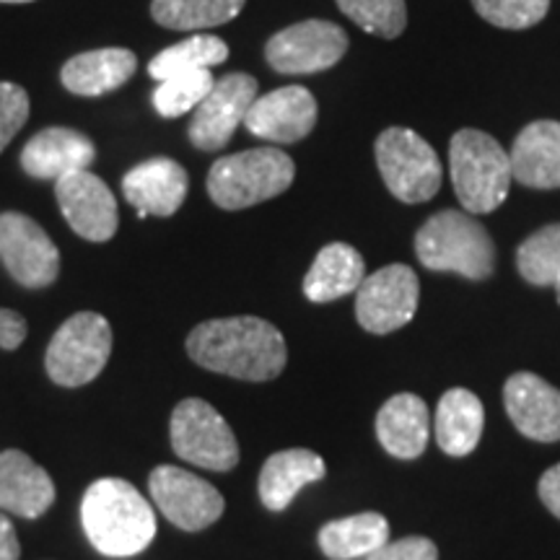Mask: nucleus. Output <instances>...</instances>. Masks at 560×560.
Returning a JSON list of instances; mask_svg holds the SVG:
<instances>
[{
    "label": "nucleus",
    "mask_w": 560,
    "mask_h": 560,
    "mask_svg": "<svg viewBox=\"0 0 560 560\" xmlns=\"http://www.w3.org/2000/svg\"><path fill=\"white\" fill-rule=\"evenodd\" d=\"M187 353L198 366L244 382L276 380L289 361L283 335L260 317L202 322L187 338Z\"/></svg>",
    "instance_id": "f257e3e1"
},
{
    "label": "nucleus",
    "mask_w": 560,
    "mask_h": 560,
    "mask_svg": "<svg viewBox=\"0 0 560 560\" xmlns=\"http://www.w3.org/2000/svg\"><path fill=\"white\" fill-rule=\"evenodd\" d=\"M81 524L102 556L132 558L156 537V514L132 482L102 478L91 482L81 501Z\"/></svg>",
    "instance_id": "f03ea898"
},
{
    "label": "nucleus",
    "mask_w": 560,
    "mask_h": 560,
    "mask_svg": "<svg viewBox=\"0 0 560 560\" xmlns=\"http://www.w3.org/2000/svg\"><path fill=\"white\" fill-rule=\"evenodd\" d=\"M416 255L423 268L467 280H486L495 270V247L486 226L459 210H441L420 226Z\"/></svg>",
    "instance_id": "7ed1b4c3"
},
{
    "label": "nucleus",
    "mask_w": 560,
    "mask_h": 560,
    "mask_svg": "<svg viewBox=\"0 0 560 560\" xmlns=\"http://www.w3.org/2000/svg\"><path fill=\"white\" fill-rule=\"evenodd\" d=\"M450 170L462 208L472 215L493 213L509 198L511 161L493 136L465 128L450 143Z\"/></svg>",
    "instance_id": "20e7f679"
},
{
    "label": "nucleus",
    "mask_w": 560,
    "mask_h": 560,
    "mask_svg": "<svg viewBox=\"0 0 560 560\" xmlns=\"http://www.w3.org/2000/svg\"><path fill=\"white\" fill-rule=\"evenodd\" d=\"M296 166L280 149H252L210 166L208 195L223 210H244L278 198L293 185Z\"/></svg>",
    "instance_id": "39448f33"
},
{
    "label": "nucleus",
    "mask_w": 560,
    "mask_h": 560,
    "mask_svg": "<svg viewBox=\"0 0 560 560\" xmlns=\"http://www.w3.org/2000/svg\"><path fill=\"white\" fill-rule=\"evenodd\" d=\"M112 353V327L96 312H79L60 330L52 335L47 346L45 366L47 374L60 387H83L94 382L107 366Z\"/></svg>",
    "instance_id": "423d86ee"
},
{
    "label": "nucleus",
    "mask_w": 560,
    "mask_h": 560,
    "mask_svg": "<svg viewBox=\"0 0 560 560\" xmlns=\"http://www.w3.org/2000/svg\"><path fill=\"white\" fill-rule=\"evenodd\" d=\"M376 166L400 202L431 200L441 190V161L431 143L410 128H387L376 138Z\"/></svg>",
    "instance_id": "0eeeda50"
},
{
    "label": "nucleus",
    "mask_w": 560,
    "mask_h": 560,
    "mask_svg": "<svg viewBox=\"0 0 560 560\" xmlns=\"http://www.w3.org/2000/svg\"><path fill=\"white\" fill-rule=\"evenodd\" d=\"M172 450L202 470L229 472L240 462V444L234 431L213 405L198 397H187L172 412Z\"/></svg>",
    "instance_id": "6e6552de"
},
{
    "label": "nucleus",
    "mask_w": 560,
    "mask_h": 560,
    "mask_svg": "<svg viewBox=\"0 0 560 560\" xmlns=\"http://www.w3.org/2000/svg\"><path fill=\"white\" fill-rule=\"evenodd\" d=\"M420 280L408 265L371 272L355 291V319L371 335H389L416 317Z\"/></svg>",
    "instance_id": "1a4fd4ad"
},
{
    "label": "nucleus",
    "mask_w": 560,
    "mask_h": 560,
    "mask_svg": "<svg viewBox=\"0 0 560 560\" xmlns=\"http://www.w3.org/2000/svg\"><path fill=\"white\" fill-rule=\"evenodd\" d=\"M348 52V34L332 21L310 19L272 34L265 47L270 68L283 75L319 73L338 66Z\"/></svg>",
    "instance_id": "9d476101"
},
{
    "label": "nucleus",
    "mask_w": 560,
    "mask_h": 560,
    "mask_svg": "<svg viewBox=\"0 0 560 560\" xmlns=\"http://www.w3.org/2000/svg\"><path fill=\"white\" fill-rule=\"evenodd\" d=\"M149 490L164 520L185 532L210 527L221 520L223 509H226L219 488L174 465L156 467L149 478Z\"/></svg>",
    "instance_id": "9b49d317"
},
{
    "label": "nucleus",
    "mask_w": 560,
    "mask_h": 560,
    "mask_svg": "<svg viewBox=\"0 0 560 560\" xmlns=\"http://www.w3.org/2000/svg\"><path fill=\"white\" fill-rule=\"evenodd\" d=\"M0 260L24 289H47L60 276V249L24 213H0Z\"/></svg>",
    "instance_id": "f8f14e48"
},
{
    "label": "nucleus",
    "mask_w": 560,
    "mask_h": 560,
    "mask_svg": "<svg viewBox=\"0 0 560 560\" xmlns=\"http://www.w3.org/2000/svg\"><path fill=\"white\" fill-rule=\"evenodd\" d=\"M257 100V81L249 73H229L213 83L208 96L195 107L190 140L200 151H219L229 143L234 130Z\"/></svg>",
    "instance_id": "ddd939ff"
},
{
    "label": "nucleus",
    "mask_w": 560,
    "mask_h": 560,
    "mask_svg": "<svg viewBox=\"0 0 560 560\" xmlns=\"http://www.w3.org/2000/svg\"><path fill=\"white\" fill-rule=\"evenodd\" d=\"M55 198L68 226L86 242H109L117 234V200L96 174L86 170L58 179Z\"/></svg>",
    "instance_id": "4468645a"
},
{
    "label": "nucleus",
    "mask_w": 560,
    "mask_h": 560,
    "mask_svg": "<svg viewBox=\"0 0 560 560\" xmlns=\"http://www.w3.org/2000/svg\"><path fill=\"white\" fill-rule=\"evenodd\" d=\"M244 125L270 143H299L317 125V100L304 86L276 89L252 102Z\"/></svg>",
    "instance_id": "2eb2a0df"
},
{
    "label": "nucleus",
    "mask_w": 560,
    "mask_h": 560,
    "mask_svg": "<svg viewBox=\"0 0 560 560\" xmlns=\"http://www.w3.org/2000/svg\"><path fill=\"white\" fill-rule=\"evenodd\" d=\"M503 405L522 436L542 444L560 441V389L537 374H511L503 384Z\"/></svg>",
    "instance_id": "dca6fc26"
},
{
    "label": "nucleus",
    "mask_w": 560,
    "mask_h": 560,
    "mask_svg": "<svg viewBox=\"0 0 560 560\" xmlns=\"http://www.w3.org/2000/svg\"><path fill=\"white\" fill-rule=\"evenodd\" d=\"M190 190V177L172 159H149L132 166L122 179V192L130 206H136L138 219L149 215H174Z\"/></svg>",
    "instance_id": "f3484780"
},
{
    "label": "nucleus",
    "mask_w": 560,
    "mask_h": 560,
    "mask_svg": "<svg viewBox=\"0 0 560 560\" xmlns=\"http://www.w3.org/2000/svg\"><path fill=\"white\" fill-rule=\"evenodd\" d=\"M96 159L94 143L73 128H47L21 151V166L34 179L58 182L68 174L86 172Z\"/></svg>",
    "instance_id": "a211bd4d"
},
{
    "label": "nucleus",
    "mask_w": 560,
    "mask_h": 560,
    "mask_svg": "<svg viewBox=\"0 0 560 560\" xmlns=\"http://www.w3.org/2000/svg\"><path fill=\"white\" fill-rule=\"evenodd\" d=\"M511 174L529 190H558L560 187V122H529L509 151Z\"/></svg>",
    "instance_id": "6ab92c4d"
},
{
    "label": "nucleus",
    "mask_w": 560,
    "mask_h": 560,
    "mask_svg": "<svg viewBox=\"0 0 560 560\" xmlns=\"http://www.w3.org/2000/svg\"><path fill=\"white\" fill-rule=\"evenodd\" d=\"M55 503V482L24 452H0V509L24 520H39Z\"/></svg>",
    "instance_id": "aec40b11"
},
{
    "label": "nucleus",
    "mask_w": 560,
    "mask_h": 560,
    "mask_svg": "<svg viewBox=\"0 0 560 560\" xmlns=\"http://www.w3.org/2000/svg\"><path fill=\"white\" fill-rule=\"evenodd\" d=\"M376 436L384 452L397 459H416L425 452L431 439L429 405L418 395L402 392L389 397L376 412Z\"/></svg>",
    "instance_id": "412c9836"
},
{
    "label": "nucleus",
    "mask_w": 560,
    "mask_h": 560,
    "mask_svg": "<svg viewBox=\"0 0 560 560\" xmlns=\"http://www.w3.org/2000/svg\"><path fill=\"white\" fill-rule=\"evenodd\" d=\"M138 70L136 52L125 47H104L70 58L62 66V86L75 96H102L128 83Z\"/></svg>",
    "instance_id": "4be33fe9"
},
{
    "label": "nucleus",
    "mask_w": 560,
    "mask_h": 560,
    "mask_svg": "<svg viewBox=\"0 0 560 560\" xmlns=\"http://www.w3.org/2000/svg\"><path fill=\"white\" fill-rule=\"evenodd\" d=\"M325 472V462L310 450L276 452L262 465L260 486H257L262 506L270 511H285L301 488L322 480Z\"/></svg>",
    "instance_id": "5701e85b"
},
{
    "label": "nucleus",
    "mask_w": 560,
    "mask_h": 560,
    "mask_svg": "<svg viewBox=\"0 0 560 560\" xmlns=\"http://www.w3.org/2000/svg\"><path fill=\"white\" fill-rule=\"evenodd\" d=\"M363 278H366V262L361 252L350 244L332 242L319 249L317 260L306 272L304 296L314 304H330L335 299L359 291Z\"/></svg>",
    "instance_id": "b1692460"
},
{
    "label": "nucleus",
    "mask_w": 560,
    "mask_h": 560,
    "mask_svg": "<svg viewBox=\"0 0 560 560\" xmlns=\"http://www.w3.org/2000/svg\"><path fill=\"white\" fill-rule=\"evenodd\" d=\"M486 410L470 389H450L436 408V444L450 457H467L478 450Z\"/></svg>",
    "instance_id": "393cba45"
},
{
    "label": "nucleus",
    "mask_w": 560,
    "mask_h": 560,
    "mask_svg": "<svg viewBox=\"0 0 560 560\" xmlns=\"http://www.w3.org/2000/svg\"><path fill=\"white\" fill-rule=\"evenodd\" d=\"M319 550L330 560L369 558L389 542V522L376 511L346 516V520L327 522L317 535Z\"/></svg>",
    "instance_id": "a878e982"
},
{
    "label": "nucleus",
    "mask_w": 560,
    "mask_h": 560,
    "mask_svg": "<svg viewBox=\"0 0 560 560\" xmlns=\"http://www.w3.org/2000/svg\"><path fill=\"white\" fill-rule=\"evenodd\" d=\"M247 0H153L151 16L174 32H198L229 24L240 16Z\"/></svg>",
    "instance_id": "bb28decb"
},
{
    "label": "nucleus",
    "mask_w": 560,
    "mask_h": 560,
    "mask_svg": "<svg viewBox=\"0 0 560 560\" xmlns=\"http://www.w3.org/2000/svg\"><path fill=\"white\" fill-rule=\"evenodd\" d=\"M229 58V45L210 34H195V37L179 42V45L166 47L151 60L149 73L156 81L170 79V75L190 73V70H210L221 66Z\"/></svg>",
    "instance_id": "cd10ccee"
},
{
    "label": "nucleus",
    "mask_w": 560,
    "mask_h": 560,
    "mask_svg": "<svg viewBox=\"0 0 560 560\" xmlns=\"http://www.w3.org/2000/svg\"><path fill=\"white\" fill-rule=\"evenodd\" d=\"M520 276L540 289H556L560 283V223L537 229L516 249Z\"/></svg>",
    "instance_id": "c85d7f7f"
},
{
    "label": "nucleus",
    "mask_w": 560,
    "mask_h": 560,
    "mask_svg": "<svg viewBox=\"0 0 560 560\" xmlns=\"http://www.w3.org/2000/svg\"><path fill=\"white\" fill-rule=\"evenodd\" d=\"M215 79L210 70H190V73L170 75V79L159 81L156 91H153V107L161 117L174 120V117L195 112V107L206 100L208 91L213 89Z\"/></svg>",
    "instance_id": "c756f323"
},
{
    "label": "nucleus",
    "mask_w": 560,
    "mask_h": 560,
    "mask_svg": "<svg viewBox=\"0 0 560 560\" xmlns=\"http://www.w3.org/2000/svg\"><path fill=\"white\" fill-rule=\"evenodd\" d=\"M338 9L366 34L397 39L408 26L405 0H335Z\"/></svg>",
    "instance_id": "7c9ffc66"
},
{
    "label": "nucleus",
    "mask_w": 560,
    "mask_h": 560,
    "mask_svg": "<svg viewBox=\"0 0 560 560\" xmlns=\"http://www.w3.org/2000/svg\"><path fill=\"white\" fill-rule=\"evenodd\" d=\"M472 5L499 30H529L550 11V0H472Z\"/></svg>",
    "instance_id": "2f4dec72"
},
{
    "label": "nucleus",
    "mask_w": 560,
    "mask_h": 560,
    "mask_svg": "<svg viewBox=\"0 0 560 560\" xmlns=\"http://www.w3.org/2000/svg\"><path fill=\"white\" fill-rule=\"evenodd\" d=\"M30 120V94L16 83L0 81V153Z\"/></svg>",
    "instance_id": "473e14b6"
},
{
    "label": "nucleus",
    "mask_w": 560,
    "mask_h": 560,
    "mask_svg": "<svg viewBox=\"0 0 560 560\" xmlns=\"http://www.w3.org/2000/svg\"><path fill=\"white\" fill-rule=\"evenodd\" d=\"M366 560H439V548L429 537H402L382 545Z\"/></svg>",
    "instance_id": "72a5a7b5"
},
{
    "label": "nucleus",
    "mask_w": 560,
    "mask_h": 560,
    "mask_svg": "<svg viewBox=\"0 0 560 560\" xmlns=\"http://www.w3.org/2000/svg\"><path fill=\"white\" fill-rule=\"evenodd\" d=\"M26 332H30L26 319L19 312L0 306V348L16 350L26 340Z\"/></svg>",
    "instance_id": "f704fd0d"
},
{
    "label": "nucleus",
    "mask_w": 560,
    "mask_h": 560,
    "mask_svg": "<svg viewBox=\"0 0 560 560\" xmlns=\"http://www.w3.org/2000/svg\"><path fill=\"white\" fill-rule=\"evenodd\" d=\"M537 493L552 516L560 520V462L556 467H550L548 472L540 478V486H537Z\"/></svg>",
    "instance_id": "c9c22d12"
},
{
    "label": "nucleus",
    "mask_w": 560,
    "mask_h": 560,
    "mask_svg": "<svg viewBox=\"0 0 560 560\" xmlns=\"http://www.w3.org/2000/svg\"><path fill=\"white\" fill-rule=\"evenodd\" d=\"M21 545L9 516L0 511V560H19Z\"/></svg>",
    "instance_id": "e433bc0d"
},
{
    "label": "nucleus",
    "mask_w": 560,
    "mask_h": 560,
    "mask_svg": "<svg viewBox=\"0 0 560 560\" xmlns=\"http://www.w3.org/2000/svg\"><path fill=\"white\" fill-rule=\"evenodd\" d=\"M0 3H32V0H0Z\"/></svg>",
    "instance_id": "4c0bfd02"
},
{
    "label": "nucleus",
    "mask_w": 560,
    "mask_h": 560,
    "mask_svg": "<svg viewBox=\"0 0 560 560\" xmlns=\"http://www.w3.org/2000/svg\"><path fill=\"white\" fill-rule=\"evenodd\" d=\"M556 293H558V304H560V283L556 285Z\"/></svg>",
    "instance_id": "58836bf2"
}]
</instances>
